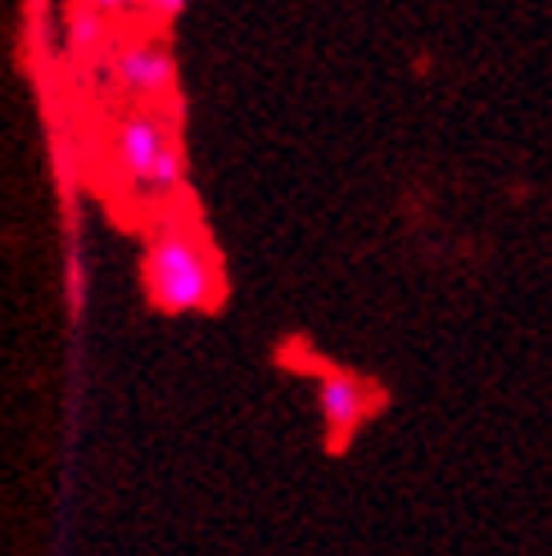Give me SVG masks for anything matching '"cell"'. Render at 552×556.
I'll use <instances>...</instances> for the list:
<instances>
[{
    "label": "cell",
    "mask_w": 552,
    "mask_h": 556,
    "mask_svg": "<svg viewBox=\"0 0 552 556\" xmlns=\"http://www.w3.org/2000/svg\"><path fill=\"white\" fill-rule=\"evenodd\" d=\"M114 10L109 5H68L64 10V33H68V46L81 60H96V54H109L114 50Z\"/></svg>",
    "instance_id": "cell-4"
},
{
    "label": "cell",
    "mask_w": 552,
    "mask_h": 556,
    "mask_svg": "<svg viewBox=\"0 0 552 556\" xmlns=\"http://www.w3.org/2000/svg\"><path fill=\"white\" fill-rule=\"evenodd\" d=\"M104 68L118 81V91L136 100V109H173L177 60L163 37H118L104 54Z\"/></svg>",
    "instance_id": "cell-3"
},
{
    "label": "cell",
    "mask_w": 552,
    "mask_h": 556,
    "mask_svg": "<svg viewBox=\"0 0 552 556\" xmlns=\"http://www.w3.org/2000/svg\"><path fill=\"white\" fill-rule=\"evenodd\" d=\"M46 146H50V168H54V186H60V200H64V208H73V200H77V146H73V136H68L60 114H50Z\"/></svg>",
    "instance_id": "cell-5"
},
{
    "label": "cell",
    "mask_w": 552,
    "mask_h": 556,
    "mask_svg": "<svg viewBox=\"0 0 552 556\" xmlns=\"http://www.w3.org/2000/svg\"><path fill=\"white\" fill-rule=\"evenodd\" d=\"M114 163L127 186L173 194L186 186V141L173 109H127L114 123Z\"/></svg>",
    "instance_id": "cell-2"
},
{
    "label": "cell",
    "mask_w": 552,
    "mask_h": 556,
    "mask_svg": "<svg viewBox=\"0 0 552 556\" xmlns=\"http://www.w3.org/2000/svg\"><path fill=\"white\" fill-rule=\"evenodd\" d=\"M141 290L146 303L163 317L223 313L227 276L223 258L196 222H159L141 254Z\"/></svg>",
    "instance_id": "cell-1"
},
{
    "label": "cell",
    "mask_w": 552,
    "mask_h": 556,
    "mask_svg": "<svg viewBox=\"0 0 552 556\" xmlns=\"http://www.w3.org/2000/svg\"><path fill=\"white\" fill-rule=\"evenodd\" d=\"M322 412L336 430H349L363 416V384L349 376H326L322 380Z\"/></svg>",
    "instance_id": "cell-6"
}]
</instances>
